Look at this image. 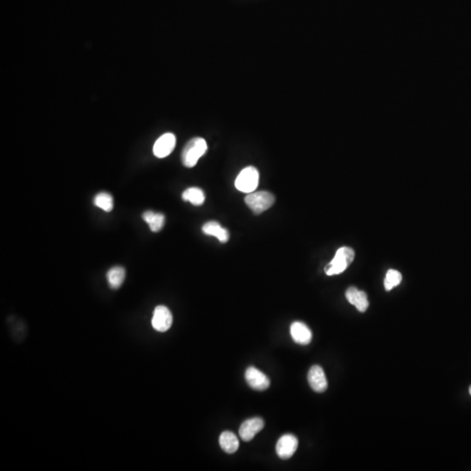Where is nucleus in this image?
Listing matches in <instances>:
<instances>
[{"mask_svg":"<svg viewBox=\"0 0 471 471\" xmlns=\"http://www.w3.org/2000/svg\"><path fill=\"white\" fill-rule=\"evenodd\" d=\"M219 444L225 452L233 454L238 450L239 442L237 435L231 431L223 432L219 437Z\"/></svg>","mask_w":471,"mask_h":471,"instance_id":"obj_14","label":"nucleus"},{"mask_svg":"<svg viewBox=\"0 0 471 471\" xmlns=\"http://www.w3.org/2000/svg\"><path fill=\"white\" fill-rule=\"evenodd\" d=\"M247 206L255 215H259L270 209L275 203L273 195L267 191L253 192L247 195L244 198Z\"/></svg>","mask_w":471,"mask_h":471,"instance_id":"obj_3","label":"nucleus"},{"mask_svg":"<svg viewBox=\"0 0 471 471\" xmlns=\"http://www.w3.org/2000/svg\"><path fill=\"white\" fill-rule=\"evenodd\" d=\"M173 324V316L169 308L165 305H158L154 308L152 327L157 332L164 333L170 329Z\"/></svg>","mask_w":471,"mask_h":471,"instance_id":"obj_5","label":"nucleus"},{"mask_svg":"<svg viewBox=\"0 0 471 471\" xmlns=\"http://www.w3.org/2000/svg\"><path fill=\"white\" fill-rule=\"evenodd\" d=\"M208 145L202 137H195L190 140L182 151V163L186 168H193L201 157L206 153Z\"/></svg>","mask_w":471,"mask_h":471,"instance_id":"obj_1","label":"nucleus"},{"mask_svg":"<svg viewBox=\"0 0 471 471\" xmlns=\"http://www.w3.org/2000/svg\"><path fill=\"white\" fill-rule=\"evenodd\" d=\"M307 379L309 385L313 391L323 393L327 390L328 383L323 368L321 366L318 365L311 366L308 372Z\"/></svg>","mask_w":471,"mask_h":471,"instance_id":"obj_9","label":"nucleus"},{"mask_svg":"<svg viewBox=\"0 0 471 471\" xmlns=\"http://www.w3.org/2000/svg\"><path fill=\"white\" fill-rule=\"evenodd\" d=\"M247 384L254 390L264 391L270 387L271 382L265 373L254 366H249L245 372Z\"/></svg>","mask_w":471,"mask_h":471,"instance_id":"obj_8","label":"nucleus"},{"mask_svg":"<svg viewBox=\"0 0 471 471\" xmlns=\"http://www.w3.org/2000/svg\"><path fill=\"white\" fill-rule=\"evenodd\" d=\"M469 394H470L471 395V386L469 387Z\"/></svg>","mask_w":471,"mask_h":471,"instance_id":"obj_20","label":"nucleus"},{"mask_svg":"<svg viewBox=\"0 0 471 471\" xmlns=\"http://www.w3.org/2000/svg\"><path fill=\"white\" fill-rule=\"evenodd\" d=\"M401 280H402V276L400 274V272L396 270H389L387 272L385 280H384L386 291H390L394 287H397L400 285Z\"/></svg>","mask_w":471,"mask_h":471,"instance_id":"obj_19","label":"nucleus"},{"mask_svg":"<svg viewBox=\"0 0 471 471\" xmlns=\"http://www.w3.org/2000/svg\"><path fill=\"white\" fill-rule=\"evenodd\" d=\"M182 198V200L190 202L195 206H200L205 201V195L200 188L191 187L183 191Z\"/></svg>","mask_w":471,"mask_h":471,"instance_id":"obj_17","label":"nucleus"},{"mask_svg":"<svg viewBox=\"0 0 471 471\" xmlns=\"http://www.w3.org/2000/svg\"><path fill=\"white\" fill-rule=\"evenodd\" d=\"M355 253L350 247H341L336 253L333 260L325 267V272L328 276L342 273L354 261Z\"/></svg>","mask_w":471,"mask_h":471,"instance_id":"obj_2","label":"nucleus"},{"mask_svg":"<svg viewBox=\"0 0 471 471\" xmlns=\"http://www.w3.org/2000/svg\"><path fill=\"white\" fill-rule=\"evenodd\" d=\"M290 333L294 342L299 345H308L312 339L311 330L305 324L299 321H295L291 325Z\"/></svg>","mask_w":471,"mask_h":471,"instance_id":"obj_11","label":"nucleus"},{"mask_svg":"<svg viewBox=\"0 0 471 471\" xmlns=\"http://www.w3.org/2000/svg\"><path fill=\"white\" fill-rule=\"evenodd\" d=\"M93 203L100 209H103L106 212H110L114 208V199L109 193L101 192L96 195Z\"/></svg>","mask_w":471,"mask_h":471,"instance_id":"obj_18","label":"nucleus"},{"mask_svg":"<svg viewBox=\"0 0 471 471\" xmlns=\"http://www.w3.org/2000/svg\"><path fill=\"white\" fill-rule=\"evenodd\" d=\"M265 426V422L262 418L254 417L248 419L242 423L239 428V435L244 442L253 440L256 434L261 431Z\"/></svg>","mask_w":471,"mask_h":471,"instance_id":"obj_10","label":"nucleus"},{"mask_svg":"<svg viewBox=\"0 0 471 471\" xmlns=\"http://www.w3.org/2000/svg\"><path fill=\"white\" fill-rule=\"evenodd\" d=\"M142 218L148 224L150 231L153 232L160 231L165 225V216L162 213L148 210L142 214Z\"/></svg>","mask_w":471,"mask_h":471,"instance_id":"obj_15","label":"nucleus"},{"mask_svg":"<svg viewBox=\"0 0 471 471\" xmlns=\"http://www.w3.org/2000/svg\"><path fill=\"white\" fill-rule=\"evenodd\" d=\"M202 231L205 235L216 237L219 242L221 243H227L230 239L229 231L216 221H209V222L205 223L203 225Z\"/></svg>","mask_w":471,"mask_h":471,"instance_id":"obj_13","label":"nucleus"},{"mask_svg":"<svg viewBox=\"0 0 471 471\" xmlns=\"http://www.w3.org/2000/svg\"><path fill=\"white\" fill-rule=\"evenodd\" d=\"M346 298L348 302L357 308L358 311L360 312H365L369 305L366 293L358 290L356 287H352L348 288L346 292Z\"/></svg>","mask_w":471,"mask_h":471,"instance_id":"obj_12","label":"nucleus"},{"mask_svg":"<svg viewBox=\"0 0 471 471\" xmlns=\"http://www.w3.org/2000/svg\"><path fill=\"white\" fill-rule=\"evenodd\" d=\"M299 446V441L293 434H284L276 444V452L278 457L287 460L292 457Z\"/></svg>","mask_w":471,"mask_h":471,"instance_id":"obj_6","label":"nucleus"},{"mask_svg":"<svg viewBox=\"0 0 471 471\" xmlns=\"http://www.w3.org/2000/svg\"><path fill=\"white\" fill-rule=\"evenodd\" d=\"M125 277L126 271L121 266H114L107 272V280L112 289L120 288L125 280Z\"/></svg>","mask_w":471,"mask_h":471,"instance_id":"obj_16","label":"nucleus"},{"mask_svg":"<svg viewBox=\"0 0 471 471\" xmlns=\"http://www.w3.org/2000/svg\"><path fill=\"white\" fill-rule=\"evenodd\" d=\"M176 142L175 135L171 133H166L154 142L153 153L157 158H165L172 153L176 147Z\"/></svg>","mask_w":471,"mask_h":471,"instance_id":"obj_7","label":"nucleus"},{"mask_svg":"<svg viewBox=\"0 0 471 471\" xmlns=\"http://www.w3.org/2000/svg\"><path fill=\"white\" fill-rule=\"evenodd\" d=\"M259 182V170L255 167L249 166L244 168L235 181V187L237 191L249 194L258 188Z\"/></svg>","mask_w":471,"mask_h":471,"instance_id":"obj_4","label":"nucleus"}]
</instances>
